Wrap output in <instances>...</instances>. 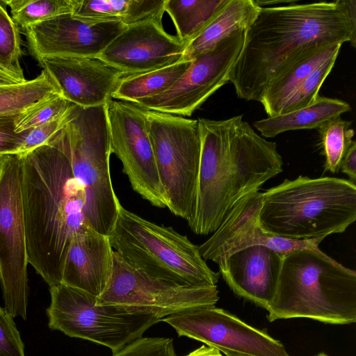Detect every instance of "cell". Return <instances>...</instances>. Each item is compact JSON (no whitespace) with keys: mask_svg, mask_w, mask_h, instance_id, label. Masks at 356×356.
Instances as JSON below:
<instances>
[{"mask_svg":"<svg viewBox=\"0 0 356 356\" xmlns=\"http://www.w3.org/2000/svg\"><path fill=\"white\" fill-rule=\"evenodd\" d=\"M346 174L349 180L355 184L356 181V141L353 140L345 154L343 156L340 164V169Z\"/></svg>","mask_w":356,"mask_h":356,"instance_id":"8d00e7d4","label":"cell"},{"mask_svg":"<svg viewBox=\"0 0 356 356\" xmlns=\"http://www.w3.org/2000/svg\"><path fill=\"white\" fill-rule=\"evenodd\" d=\"M244 33L237 31L224 38L191 60L187 70L170 88L143 99L136 105L148 111L191 116L229 81V72L243 46Z\"/></svg>","mask_w":356,"mask_h":356,"instance_id":"4fadbf2b","label":"cell"},{"mask_svg":"<svg viewBox=\"0 0 356 356\" xmlns=\"http://www.w3.org/2000/svg\"><path fill=\"white\" fill-rule=\"evenodd\" d=\"M22 155L0 156V282L4 309L26 318L28 257L22 196Z\"/></svg>","mask_w":356,"mask_h":356,"instance_id":"8fae6325","label":"cell"},{"mask_svg":"<svg viewBox=\"0 0 356 356\" xmlns=\"http://www.w3.org/2000/svg\"><path fill=\"white\" fill-rule=\"evenodd\" d=\"M341 45H317L277 74L268 83L259 102L268 117L280 115L297 88L321 64L339 55Z\"/></svg>","mask_w":356,"mask_h":356,"instance_id":"44dd1931","label":"cell"},{"mask_svg":"<svg viewBox=\"0 0 356 356\" xmlns=\"http://www.w3.org/2000/svg\"><path fill=\"white\" fill-rule=\"evenodd\" d=\"M113 356H177L173 340L164 337H141Z\"/></svg>","mask_w":356,"mask_h":356,"instance_id":"d6a6232c","label":"cell"},{"mask_svg":"<svg viewBox=\"0 0 356 356\" xmlns=\"http://www.w3.org/2000/svg\"><path fill=\"white\" fill-rule=\"evenodd\" d=\"M21 155L28 262L51 287L61 284L74 236L90 228L83 212L85 193L58 148L44 144Z\"/></svg>","mask_w":356,"mask_h":356,"instance_id":"3957f363","label":"cell"},{"mask_svg":"<svg viewBox=\"0 0 356 356\" xmlns=\"http://www.w3.org/2000/svg\"><path fill=\"white\" fill-rule=\"evenodd\" d=\"M75 104L62 95L37 104L16 116L15 131L21 133L60 118Z\"/></svg>","mask_w":356,"mask_h":356,"instance_id":"f546056e","label":"cell"},{"mask_svg":"<svg viewBox=\"0 0 356 356\" xmlns=\"http://www.w3.org/2000/svg\"><path fill=\"white\" fill-rule=\"evenodd\" d=\"M108 238L126 261L153 277L197 286H215L219 280V273L209 267L198 246L186 235L122 206Z\"/></svg>","mask_w":356,"mask_h":356,"instance_id":"52a82bcc","label":"cell"},{"mask_svg":"<svg viewBox=\"0 0 356 356\" xmlns=\"http://www.w3.org/2000/svg\"><path fill=\"white\" fill-rule=\"evenodd\" d=\"M337 56L338 55H334L327 59L304 80L287 100L280 115L308 106L316 100L318 91L332 71Z\"/></svg>","mask_w":356,"mask_h":356,"instance_id":"4dcf8cb0","label":"cell"},{"mask_svg":"<svg viewBox=\"0 0 356 356\" xmlns=\"http://www.w3.org/2000/svg\"><path fill=\"white\" fill-rule=\"evenodd\" d=\"M191 63L182 59L155 70L125 76L113 93L112 99L136 104L143 99L162 93L184 74Z\"/></svg>","mask_w":356,"mask_h":356,"instance_id":"d4e9b609","label":"cell"},{"mask_svg":"<svg viewBox=\"0 0 356 356\" xmlns=\"http://www.w3.org/2000/svg\"><path fill=\"white\" fill-rule=\"evenodd\" d=\"M350 110L351 107L346 102L318 95L308 106L257 120L253 125L262 136L273 138L287 131L318 129L326 121Z\"/></svg>","mask_w":356,"mask_h":356,"instance_id":"cb8c5ba5","label":"cell"},{"mask_svg":"<svg viewBox=\"0 0 356 356\" xmlns=\"http://www.w3.org/2000/svg\"><path fill=\"white\" fill-rule=\"evenodd\" d=\"M267 319L309 318L325 324L356 321V272L318 248L291 251L283 256Z\"/></svg>","mask_w":356,"mask_h":356,"instance_id":"277c9868","label":"cell"},{"mask_svg":"<svg viewBox=\"0 0 356 356\" xmlns=\"http://www.w3.org/2000/svg\"><path fill=\"white\" fill-rule=\"evenodd\" d=\"M127 26L113 22L92 24L72 13L58 15L25 29L34 56H99Z\"/></svg>","mask_w":356,"mask_h":356,"instance_id":"2e32d148","label":"cell"},{"mask_svg":"<svg viewBox=\"0 0 356 356\" xmlns=\"http://www.w3.org/2000/svg\"><path fill=\"white\" fill-rule=\"evenodd\" d=\"M160 321L172 326L179 337L201 341L222 353L232 351L251 356H290L281 341L215 306L172 314Z\"/></svg>","mask_w":356,"mask_h":356,"instance_id":"5bb4252c","label":"cell"},{"mask_svg":"<svg viewBox=\"0 0 356 356\" xmlns=\"http://www.w3.org/2000/svg\"><path fill=\"white\" fill-rule=\"evenodd\" d=\"M201 152L195 212L188 225L196 234H213L230 210L283 171L274 142L243 115L222 120L198 118Z\"/></svg>","mask_w":356,"mask_h":356,"instance_id":"7a4b0ae2","label":"cell"},{"mask_svg":"<svg viewBox=\"0 0 356 356\" xmlns=\"http://www.w3.org/2000/svg\"><path fill=\"white\" fill-rule=\"evenodd\" d=\"M113 252L108 236L91 228L76 234L65 257L61 284L99 298L111 275Z\"/></svg>","mask_w":356,"mask_h":356,"instance_id":"ffe728a7","label":"cell"},{"mask_svg":"<svg viewBox=\"0 0 356 356\" xmlns=\"http://www.w3.org/2000/svg\"><path fill=\"white\" fill-rule=\"evenodd\" d=\"M72 108L60 118L30 129L17 154H26L46 144L65 123Z\"/></svg>","mask_w":356,"mask_h":356,"instance_id":"d590c367","label":"cell"},{"mask_svg":"<svg viewBox=\"0 0 356 356\" xmlns=\"http://www.w3.org/2000/svg\"><path fill=\"white\" fill-rule=\"evenodd\" d=\"M21 56L18 26L0 2V63L15 72L23 73L19 64Z\"/></svg>","mask_w":356,"mask_h":356,"instance_id":"1f68e13d","label":"cell"},{"mask_svg":"<svg viewBox=\"0 0 356 356\" xmlns=\"http://www.w3.org/2000/svg\"><path fill=\"white\" fill-rule=\"evenodd\" d=\"M356 47V1L261 7L244 33L229 81L237 97L260 102L270 81L317 45Z\"/></svg>","mask_w":356,"mask_h":356,"instance_id":"6da1fadb","label":"cell"},{"mask_svg":"<svg viewBox=\"0 0 356 356\" xmlns=\"http://www.w3.org/2000/svg\"><path fill=\"white\" fill-rule=\"evenodd\" d=\"M350 121L341 116L333 118L321 125L317 129L325 158V169L332 173L339 172L343 155L351 144L355 135Z\"/></svg>","mask_w":356,"mask_h":356,"instance_id":"f1b7e54d","label":"cell"},{"mask_svg":"<svg viewBox=\"0 0 356 356\" xmlns=\"http://www.w3.org/2000/svg\"><path fill=\"white\" fill-rule=\"evenodd\" d=\"M228 0H165L177 37L187 44L212 20Z\"/></svg>","mask_w":356,"mask_h":356,"instance_id":"484cf974","label":"cell"},{"mask_svg":"<svg viewBox=\"0 0 356 356\" xmlns=\"http://www.w3.org/2000/svg\"><path fill=\"white\" fill-rule=\"evenodd\" d=\"M259 220L274 236L323 241L355 221L356 185L333 177L286 179L262 193Z\"/></svg>","mask_w":356,"mask_h":356,"instance_id":"5b68a950","label":"cell"},{"mask_svg":"<svg viewBox=\"0 0 356 356\" xmlns=\"http://www.w3.org/2000/svg\"><path fill=\"white\" fill-rule=\"evenodd\" d=\"M165 0H76L72 15L92 24L119 22L126 26L153 21L162 24Z\"/></svg>","mask_w":356,"mask_h":356,"instance_id":"7402d4cb","label":"cell"},{"mask_svg":"<svg viewBox=\"0 0 356 356\" xmlns=\"http://www.w3.org/2000/svg\"><path fill=\"white\" fill-rule=\"evenodd\" d=\"M260 8L254 0H228L209 24L187 44L182 59L191 61L231 34L245 32Z\"/></svg>","mask_w":356,"mask_h":356,"instance_id":"603a6c76","label":"cell"},{"mask_svg":"<svg viewBox=\"0 0 356 356\" xmlns=\"http://www.w3.org/2000/svg\"><path fill=\"white\" fill-rule=\"evenodd\" d=\"M219 300L215 286L181 284L153 277L113 252V269L101 304L131 313L152 314L160 320L185 311L215 306Z\"/></svg>","mask_w":356,"mask_h":356,"instance_id":"30bf717a","label":"cell"},{"mask_svg":"<svg viewBox=\"0 0 356 356\" xmlns=\"http://www.w3.org/2000/svg\"><path fill=\"white\" fill-rule=\"evenodd\" d=\"M151 143L168 209L191 222L195 207L201 140L198 120L147 110Z\"/></svg>","mask_w":356,"mask_h":356,"instance_id":"9c48e42d","label":"cell"},{"mask_svg":"<svg viewBox=\"0 0 356 356\" xmlns=\"http://www.w3.org/2000/svg\"><path fill=\"white\" fill-rule=\"evenodd\" d=\"M48 325L68 337L104 346L117 353L143 337L160 319L152 314L131 313L101 304L98 297L63 284L49 287Z\"/></svg>","mask_w":356,"mask_h":356,"instance_id":"ba28073f","label":"cell"},{"mask_svg":"<svg viewBox=\"0 0 356 356\" xmlns=\"http://www.w3.org/2000/svg\"><path fill=\"white\" fill-rule=\"evenodd\" d=\"M283 256L264 245L247 247L219 262V274L236 296L266 309L276 291Z\"/></svg>","mask_w":356,"mask_h":356,"instance_id":"d6986e66","label":"cell"},{"mask_svg":"<svg viewBox=\"0 0 356 356\" xmlns=\"http://www.w3.org/2000/svg\"><path fill=\"white\" fill-rule=\"evenodd\" d=\"M24 73L15 72L0 63V86H10L25 83Z\"/></svg>","mask_w":356,"mask_h":356,"instance_id":"74e56055","label":"cell"},{"mask_svg":"<svg viewBox=\"0 0 356 356\" xmlns=\"http://www.w3.org/2000/svg\"><path fill=\"white\" fill-rule=\"evenodd\" d=\"M38 60L61 95L83 108L106 104L126 76L99 56H45Z\"/></svg>","mask_w":356,"mask_h":356,"instance_id":"ac0fdd59","label":"cell"},{"mask_svg":"<svg viewBox=\"0 0 356 356\" xmlns=\"http://www.w3.org/2000/svg\"><path fill=\"white\" fill-rule=\"evenodd\" d=\"M17 115H0V156L17 154L30 130L15 131Z\"/></svg>","mask_w":356,"mask_h":356,"instance_id":"e575fe53","label":"cell"},{"mask_svg":"<svg viewBox=\"0 0 356 356\" xmlns=\"http://www.w3.org/2000/svg\"><path fill=\"white\" fill-rule=\"evenodd\" d=\"M57 95L59 90L44 70L25 83L0 86V115L22 113L38 103Z\"/></svg>","mask_w":356,"mask_h":356,"instance_id":"4316f807","label":"cell"},{"mask_svg":"<svg viewBox=\"0 0 356 356\" xmlns=\"http://www.w3.org/2000/svg\"><path fill=\"white\" fill-rule=\"evenodd\" d=\"M0 356H25L24 343L13 318L1 307Z\"/></svg>","mask_w":356,"mask_h":356,"instance_id":"836d02e7","label":"cell"},{"mask_svg":"<svg viewBox=\"0 0 356 356\" xmlns=\"http://www.w3.org/2000/svg\"><path fill=\"white\" fill-rule=\"evenodd\" d=\"M262 193L252 192L230 210L220 227L198 246L202 258L218 264L230 254L254 245H264L283 255L293 250L316 248L322 241L292 240L269 234L261 227L259 214Z\"/></svg>","mask_w":356,"mask_h":356,"instance_id":"9a60e30c","label":"cell"},{"mask_svg":"<svg viewBox=\"0 0 356 356\" xmlns=\"http://www.w3.org/2000/svg\"><path fill=\"white\" fill-rule=\"evenodd\" d=\"M186 45L168 34L162 24L148 21L127 26L99 57L126 76L138 74L182 60Z\"/></svg>","mask_w":356,"mask_h":356,"instance_id":"e0dca14e","label":"cell"},{"mask_svg":"<svg viewBox=\"0 0 356 356\" xmlns=\"http://www.w3.org/2000/svg\"><path fill=\"white\" fill-rule=\"evenodd\" d=\"M105 108L111 153L121 161L132 189L152 206L167 208L149 133L147 110L113 99Z\"/></svg>","mask_w":356,"mask_h":356,"instance_id":"7c38bea8","label":"cell"},{"mask_svg":"<svg viewBox=\"0 0 356 356\" xmlns=\"http://www.w3.org/2000/svg\"><path fill=\"white\" fill-rule=\"evenodd\" d=\"M185 356H222V355L217 349L202 345Z\"/></svg>","mask_w":356,"mask_h":356,"instance_id":"f35d334b","label":"cell"},{"mask_svg":"<svg viewBox=\"0 0 356 356\" xmlns=\"http://www.w3.org/2000/svg\"><path fill=\"white\" fill-rule=\"evenodd\" d=\"M224 354L225 355V356H251V355H245V354H243V353H236V352H232V351L225 352V353H224ZM315 356H328V355L323 352H321Z\"/></svg>","mask_w":356,"mask_h":356,"instance_id":"ab89813d","label":"cell"},{"mask_svg":"<svg viewBox=\"0 0 356 356\" xmlns=\"http://www.w3.org/2000/svg\"><path fill=\"white\" fill-rule=\"evenodd\" d=\"M10 7L12 19L17 26H28L58 15L72 13L76 0H9L3 1Z\"/></svg>","mask_w":356,"mask_h":356,"instance_id":"83f0119b","label":"cell"},{"mask_svg":"<svg viewBox=\"0 0 356 356\" xmlns=\"http://www.w3.org/2000/svg\"><path fill=\"white\" fill-rule=\"evenodd\" d=\"M46 144L62 151L85 193L84 216L95 232L109 236L122 206L110 172L109 131L105 104L75 105L63 127Z\"/></svg>","mask_w":356,"mask_h":356,"instance_id":"8992f818","label":"cell"}]
</instances>
